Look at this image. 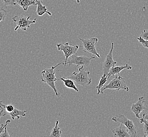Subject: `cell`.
<instances>
[{
    "label": "cell",
    "instance_id": "cell-1",
    "mask_svg": "<svg viewBox=\"0 0 148 137\" xmlns=\"http://www.w3.org/2000/svg\"><path fill=\"white\" fill-rule=\"evenodd\" d=\"M63 62L57 64L55 66H52L50 68H45L41 72V80L42 82H45L53 90L55 95L57 97L60 95V93L58 92L56 86V82L58 81V78L56 76V68L58 66L63 64Z\"/></svg>",
    "mask_w": 148,
    "mask_h": 137
},
{
    "label": "cell",
    "instance_id": "cell-2",
    "mask_svg": "<svg viewBox=\"0 0 148 137\" xmlns=\"http://www.w3.org/2000/svg\"><path fill=\"white\" fill-rule=\"evenodd\" d=\"M79 72H73L72 74L68 77L73 80L77 84L81 86L84 87L88 86L92 82L91 78L89 77L90 72L86 71L83 66H81L79 68Z\"/></svg>",
    "mask_w": 148,
    "mask_h": 137
},
{
    "label": "cell",
    "instance_id": "cell-3",
    "mask_svg": "<svg viewBox=\"0 0 148 137\" xmlns=\"http://www.w3.org/2000/svg\"><path fill=\"white\" fill-rule=\"evenodd\" d=\"M107 89L115 90L117 91H120V90H125L126 91H129L130 90L129 87L125 84V79L121 76H117V75L113 78L112 80L109 84L104 86L102 89L101 90V93L103 94L104 91Z\"/></svg>",
    "mask_w": 148,
    "mask_h": 137
},
{
    "label": "cell",
    "instance_id": "cell-4",
    "mask_svg": "<svg viewBox=\"0 0 148 137\" xmlns=\"http://www.w3.org/2000/svg\"><path fill=\"white\" fill-rule=\"evenodd\" d=\"M31 16H25L24 15H16L12 18V20L16 23V27L14 31L20 29L23 31H26L28 28H30L31 25L36 23V18L34 20H30Z\"/></svg>",
    "mask_w": 148,
    "mask_h": 137
},
{
    "label": "cell",
    "instance_id": "cell-5",
    "mask_svg": "<svg viewBox=\"0 0 148 137\" xmlns=\"http://www.w3.org/2000/svg\"><path fill=\"white\" fill-rule=\"evenodd\" d=\"M79 39L82 43L81 47L83 48V51L84 52L94 54L99 58H101V56L98 53L95 48V45L98 43L99 40L97 38H92L90 39H85L79 38Z\"/></svg>",
    "mask_w": 148,
    "mask_h": 137
},
{
    "label": "cell",
    "instance_id": "cell-6",
    "mask_svg": "<svg viewBox=\"0 0 148 137\" xmlns=\"http://www.w3.org/2000/svg\"><path fill=\"white\" fill-rule=\"evenodd\" d=\"M56 47L59 51H62L64 54L65 59L63 61V64L64 66L66 65V62L68 60L69 57H71L72 55L76 54L79 50V47L77 45H69L68 42H66L64 43H57Z\"/></svg>",
    "mask_w": 148,
    "mask_h": 137
},
{
    "label": "cell",
    "instance_id": "cell-7",
    "mask_svg": "<svg viewBox=\"0 0 148 137\" xmlns=\"http://www.w3.org/2000/svg\"><path fill=\"white\" fill-rule=\"evenodd\" d=\"M112 120L115 122H120L123 124L127 128L131 137H135L136 135V128L133 121L127 119L123 114H120L118 116H114L112 118Z\"/></svg>",
    "mask_w": 148,
    "mask_h": 137
},
{
    "label": "cell",
    "instance_id": "cell-8",
    "mask_svg": "<svg viewBox=\"0 0 148 137\" xmlns=\"http://www.w3.org/2000/svg\"><path fill=\"white\" fill-rule=\"evenodd\" d=\"M70 57L71 58L68 60L66 64H69V66L75 64L77 66H83L84 67H88L90 64L91 60L95 59V57H88L85 55L78 56L75 54Z\"/></svg>",
    "mask_w": 148,
    "mask_h": 137
},
{
    "label": "cell",
    "instance_id": "cell-9",
    "mask_svg": "<svg viewBox=\"0 0 148 137\" xmlns=\"http://www.w3.org/2000/svg\"><path fill=\"white\" fill-rule=\"evenodd\" d=\"M114 48V43H112L111 48L110 50L109 53L107 54L106 57V59L104 60L102 63L103 67V73L104 75H107L109 73L111 68L116 65L117 62L113 60V50Z\"/></svg>",
    "mask_w": 148,
    "mask_h": 137
},
{
    "label": "cell",
    "instance_id": "cell-10",
    "mask_svg": "<svg viewBox=\"0 0 148 137\" xmlns=\"http://www.w3.org/2000/svg\"><path fill=\"white\" fill-rule=\"evenodd\" d=\"M146 109L145 98L144 97H140L136 103L132 104L131 110L135 114L137 118L140 119V113Z\"/></svg>",
    "mask_w": 148,
    "mask_h": 137
},
{
    "label": "cell",
    "instance_id": "cell-11",
    "mask_svg": "<svg viewBox=\"0 0 148 137\" xmlns=\"http://www.w3.org/2000/svg\"><path fill=\"white\" fill-rule=\"evenodd\" d=\"M113 136L114 137H130L131 136L127 128L121 123L119 127L112 129Z\"/></svg>",
    "mask_w": 148,
    "mask_h": 137
},
{
    "label": "cell",
    "instance_id": "cell-12",
    "mask_svg": "<svg viewBox=\"0 0 148 137\" xmlns=\"http://www.w3.org/2000/svg\"><path fill=\"white\" fill-rule=\"evenodd\" d=\"M37 2V8H36V14L39 16H43L45 13L47 14L50 16H52V13L47 9V6L42 4L43 0H36Z\"/></svg>",
    "mask_w": 148,
    "mask_h": 137
},
{
    "label": "cell",
    "instance_id": "cell-13",
    "mask_svg": "<svg viewBox=\"0 0 148 137\" xmlns=\"http://www.w3.org/2000/svg\"><path fill=\"white\" fill-rule=\"evenodd\" d=\"M132 68V66L129 65L127 63L126 64L125 66H114L111 68L108 75L110 76V77H111V76H115V75H116L119 74L122 70H123L125 69L131 70Z\"/></svg>",
    "mask_w": 148,
    "mask_h": 137
},
{
    "label": "cell",
    "instance_id": "cell-14",
    "mask_svg": "<svg viewBox=\"0 0 148 137\" xmlns=\"http://www.w3.org/2000/svg\"><path fill=\"white\" fill-rule=\"evenodd\" d=\"M16 3L21 6L24 11H27L29 6L31 5H36V0H15Z\"/></svg>",
    "mask_w": 148,
    "mask_h": 137
},
{
    "label": "cell",
    "instance_id": "cell-15",
    "mask_svg": "<svg viewBox=\"0 0 148 137\" xmlns=\"http://www.w3.org/2000/svg\"><path fill=\"white\" fill-rule=\"evenodd\" d=\"M58 80L62 81L63 82L64 85L66 88L69 89H72L75 90L76 92H78L79 91V90L77 89V87L74 84V81L68 77H62L59 79H58Z\"/></svg>",
    "mask_w": 148,
    "mask_h": 137
},
{
    "label": "cell",
    "instance_id": "cell-16",
    "mask_svg": "<svg viewBox=\"0 0 148 137\" xmlns=\"http://www.w3.org/2000/svg\"><path fill=\"white\" fill-rule=\"evenodd\" d=\"M27 112V110H20L18 109L15 108L14 110L11 113H9L8 114L11 116L13 120H15L16 118H17V119L19 120L20 119L21 116H26V113Z\"/></svg>",
    "mask_w": 148,
    "mask_h": 137
},
{
    "label": "cell",
    "instance_id": "cell-17",
    "mask_svg": "<svg viewBox=\"0 0 148 137\" xmlns=\"http://www.w3.org/2000/svg\"><path fill=\"white\" fill-rule=\"evenodd\" d=\"M59 121L58 120H56V125L52 129L50 137H61L62 136V132L59 127Z\"/></svg>",
    "mask_w": 148,
    "mask_h": 137
},
{
    "label": "cell",
    "instance_id": "cell-18",
    "mask_svg": "<svg viewBox=\"0 0 148 137\" xmlns=\"http://www.w3.org/2000/svg\"><path fill=\"white\" fill-rule=\"evenodd\" d=\"M111 77L109 75H103L101 77V79L100 80V81L99 82L98 86H96V89L98 90V93H97V95H99L101 93V90L104 86L105 85V84H106L108 81L109 80L110 77Z\"/></svg>",
    "mask_w": 148,
    "mask_h": 137
},
{
    "label": "cell",
    "instance_id": "cell-19",
    "mask_svg": "<svg viewBox=\"0 0 148 137\" xmlns=\"http://www.w3.org/2000/svg\"><path fill=\"white\" fill-rule=\"evenodd\" d=\"M2 102H3L2 101H0V105L1 107H2L5 109V110L6 113H7V114H8L9 113H11V112H12L14 110L15 108L14 105H13V104H7V105H5V104H3Z\"/></svg>",
    "mask_w": 148,
    "mask_h": 137
},
{
    "label": "cell",
    "instance_id": "cell-20",
    "mask_svg": "<svg viewBox=\"0 0 148 137\" xmlns=\"http://www.w3.org/2000/svg\"><path fill=\"white\" fill-rule=\"evenodd\" d=\"M140 122L143 123V131L145 133V136L148 137V120L145 119L143 118H140Z\"/></svg>",
    "mask_w": 148,
    "mask_h": 137
},
{
    "label": "cell",
    "instance_id": "cell-21",
    "mask_svg": "<svg viewBox=\"0 0 148 137\" xmlns=\"http://www.w3.org/2000/svg\"><path fill=\"white\" fill-rule=\"evenodd\" d=\"M8 13L9 12L4 9L3 7H0V22L5 20Z\"/></svg>",
    "mask_w": 148,
    "mask_h": 137
},
{
    "label": "cell",
    "instance_id": "cell-22",
    "mask_svg": "<svg viewBox=\"0 0 148 137\" xmlns=\"http://www.w3.org/2000/svg\"><path fill=\"white\" fill-rule=\"evenodd\" d=\"M2 1L5 6H14L17 4L15 0H2Z\"/></svg>",
    "mask_w": 148,
    "mask_h": 137
},
{
    "label": "cell",
    "instance_id": "cell-23",
    "mask_svg": "<svg viewBox=\"0 0 148 137\" xmlns=\"http://www.w3.org/2000/svg\"><path fill=\"white\" fill-rule=\"evenodd\" d=\"M137 40L143 45V47L144 48L148 49V40H146L143 39L140 36L139 37L137 38Z\"/></svg>",
    "mask_w": 148,
    "mask_h": 137
},
{
    "label": "cell",
    "instance_id": "cell-24",
    "mask_svg": "<svg viewBox=\"0 0 148 137\" xmlns=\"http://www.w3.org/2000/svg\"><path fill=\"white\" fill-rule=\"evenodd\" d=\"M10 122H11V120H6L5 124H1V127H0V136L3 133L4 130V129L5 128L6 125H8Z\"/></svg>",
    "mask_w": 148,
    "mask_h": 137
},
{
    "label": "cell",
    "instance_id": "cell-25",
    "mask_svg": "<svg viewBox=\"0 0 148 137\" xmlns=\"http://www.w3.org/2000/svg\"><path fill=\"white\" fill-rule=\"evenodd\" d=\"M140 36L143 39L148 40V30H143L142 32V33L140 35Z\"/></svg>",
    "mask_w": 148,
    "mask_h": 137
},
{
    "label": "cell",
    "instance_id": "cell-26",
    "mask_svg": "<svg viewBox=\"0 0 148 137\" xmlns=\"http://www.w3.org/2000/svg\"><path fill=\"white\" fill-rule=\"evenodd\" d=\"M7 127H8V125H6V127H5V128L4 129L3 133L0 136V137H10V136H11L9 134L8 131H7Z\"/></svg>",
    "mask_w": 148,
    "mask_h": 137
},
{
    "label": "cell",
    "instance_id": "cell-27",
    "mask_svg": "<svg viewBox=\"0 0 148 137\" xmlns=\"http://www.w3.org/2000/svg\"><path fill=\"white\" fill-rule=\"evenodd\" d=\"M7 114L6 111L5 110V109L3 108L2 107H1L0 105V118L2 116H5Z\"/></svg>",
    "mask_w": 148,
    "mask_h": 137
},
{
    "label": "cell",
    "instance_id": "cell-28",
    "mask_svg": "<svg viewBox=\"0 0 148 137\" xmlns=\"http://www.w3.org/2000/svg\"><path fill=\"white\" fill-rule=\"evenodd\" d=\"M142 118H143V119H145L148 120V112H146V113H143Z\"/></svg>",
    "mask_w": 148,
    "mask_h": 137
},
{
    "label": "cell",
    "instance_id": "cell-29",
    "mask_svg": "<svg viewBox=\"0 0 148 137\" xmlns=\"http://www.w3.org/2000/svg\"><path fill=\"white\" fill-rule=\"evenodd\" d=\"M124 1H125V0H124Z\"/></svg>",
    "mask_w": 148,
    "mask_h": 137
}]
</instances>
